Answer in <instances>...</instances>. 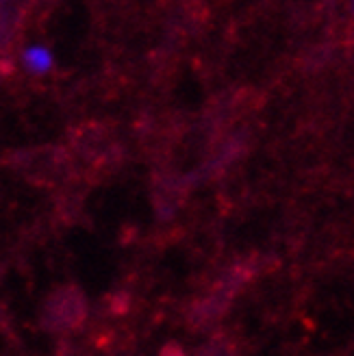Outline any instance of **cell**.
I'll return each mask as SVG.
<instances>
[{"mask_svg":"<svg viewBox=\"0 0 354 356\" xmlns=\"http://www.w3.org/2000/svg\"><path fill=\"white\" fill-rule=\"evenodd\" d=\"M352 9H354V0H352Z\"/></svg>","mask_w":354,"mask_h":356,"instance_id":"1","label":"cell"}]
</instances>
